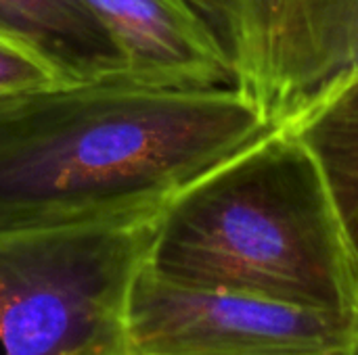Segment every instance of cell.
<instances>
[{"instance_id":"cell-6","label":"cell","mask_w":358,"mask_h":355,"mask_svg":"<svg viewBox=\"0 0 358 355\" xmlns=\"http://www.w3.org/2000/svg\"><path fill=\"white\" fill-rule=\"evenodd\" d=\"M120 48L126 77L172 86H239L237 67L193 0H82Z\"/></svg>"},{"instance_id":"cell-3","label":"cell","mask_w":358,"mask_h":355,"mask_svg":"<svg viewBox=\"0 0 358 355\" xmlns=\"http://www.w3.org/2000/svg\"><path fill=\"white\" fill-rule=\"evenodd\" d=\"M162 211L0 232V355H130V293Z\"/></svg>"},{"instance_id":"cell-1","label":"cell","mask_w":358,"mask_h":355,"mask_svg":"<svg viewBox=\"0 0 358 355\" xmlns=\"http://www.w3.org/2000/svg\"><path fill=\"white\" fill-rule=\"evenodd\" d=\"M279 126L241 86L126 75L0 100V232L166 207Z\"/></svg>"},{"instance_id":"cell-4","label":"cell","mask_w":358,"mask_h":355,"mask_svg":"<svg viewBox=\"0 0 358 355\" xmlns=\"http://www.w3.org/2000/svg\"><path fill=\"white\" fill-rule=\"evenodd\" d=\"M245 88L292 126L358 77V0H193Z\"/></svg>"},{"instance_id":"cell-8","label":"cell","mask_w":358,"mask_h":355,"mask_svg":"<svg viewBox=\"0 0 358 355\" xmlns=\"http://www.w3.org/2000/svg\"><path fill=\"white\" fill-rule=\"evenodd\" d=\"M287 128L315 157L358 259V77Z\"/></svg>"},{"instance_id":"cell-10","label":"cell","mask_w":358,"mask_h":355,"mask_svg":"<svg viewBox=\"0 0 358 355\" xmlns=\"http://www.w3.org/2000/svg\"><path fill=\"white\" fill-rule=\"evenodd\" d=\"M336 355H358V347L357 349H352V352H346V354H336Z\"/></svg>"},{"instance_id":"cell-5","label":"cell","mask_w":358,"mask_h":355,"mask_svg":"<svg viewBox=\"0 0 358 355\" xmlns=\"http://www.w3.org/2000/svg\"><path fill=\"white\" fill-rule=\"evenodd\" d=\"M128 343L130 355H336L358 347V316L180 285L145 264Z\"/></svg>"},{"instance_id":"cell-7","label":"cell","mask_w":358,"mask_h":355,"mask_svg":"<svg viewBox=\"0 0 358 355\" xmlns=\"http://www.w3.org/2000/svg\"><path fill=\"white\" fill-rule=\"evenodd\" d=\"M0 33L38 52L63 84L126 75L120 48L82 0H0Z\"/></svg>"},{"instance_id":"cell-2","label":"cell","mask_w":358,"mask_h":355,"mask_svg":"<svg viewBox=\"0 0 358 355\" xmlns=\"http://www.w3.org/2000/svg\"><path fill=\"white\" fill-rule=\"evenodd\" d=\"M147 266L174 282L358 316V259L292 128L266 134L162 211Z\"/></svg>"},{"instance_id":"cell-9","label":"cell","mask_w":358,"mask_h":355,"mask_svg":"<svg viewBox=\"0 0 358 355\" xmlns=\"http://www.w3.org/2000/svg\"><path fill=\"white\" fill-rule=\"evenodd\" d=\"M61 84V75L38 52L0 33V100Z\"/></svg>"}]
</instances>
